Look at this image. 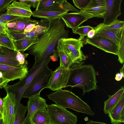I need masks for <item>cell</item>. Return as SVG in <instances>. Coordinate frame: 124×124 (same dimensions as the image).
<instances>
[{
  "label": "cell",
  "instance_id": "7a4b0ae2",
  "mask_svg": "<svg viewBox=\"0 0 124 124\" xmlns=\"http://www.w3.org/2000/svg\"><path fill=\"white\" fill-rule=\"evenodd\" d=\"M96 72L92 65H82L70 69L67 87H78L83 95L97 88Z\"/></svg>",
  "mask_w": 124,
  "mask_h": 124
},
{
  "label": "cell",
  "instance_id": "bcb514c9",
  "mask_svg": "<svg viewBox=\"0 0 124 124\" xmlns=\"http://www.w3.org/2000/svg\"><path fill=\"white\" fill-rule=\"evenodd\" d=\"M86 124H107L104 123L100 122H94L90 120L86 123Z\"/></svg>",
  "mask_w": 124,
  "mask_h": 124
},
{
  "label": "cell",
  "instance_id": "f5cc1de1",
  "mask_svg": "<svg viewBox=\"0 0 124 124\" xmlns=\"http://www.w3.org/2000/svg\"><path fill=\"white\" fill-rule=\"evenodd\" d=\"M2 77V73L0 72V78Z\"/></svg>",
  "mask_w": 124,
  "mask_h": 124
},
{
  "label": "cell",
  "instance_id": "4316f807",
  "mask_svg": "<svg viewBox=\"0 0 124 124\" xmlns=\"http://www.w3.org/2000/svg\"><path fill=\"white\" fill-rule=\"evenodd\" d=\"M94 28L89 25L81 26L72 29V32L80 35L79 39L82 40L84 37L87 36L88 32Z\"/></svg>",
  "mask_w": 124,
  "mask_h": 124
},
{
  "label": "cell",
  "instance_id": "83f0119b",
  "mask_svg": "<svg viewBox=\"0 0 124 124\" xmlns=\"http://www.w3.org/2000/svg\"><path fill=\"white\" fill-rule=\"evenodd\" d=\"M48 26L40 25H37L31 32L26 34V37H31L36 36H39L45 32L47 30Z\"/></svg>",
  "mask_w": 124,
  "mask_h": 124
},
{
  "label": "cell",
  "instance_id": "277c9868",
  "mask_svg": "<svg viewBox=\"0 0 124 124\" xmlns=\"http://www.w3.org/2000/svg\"><path fill=\"white\" fill-rule=\"evenodd\" d=\"M51 60L50 58H47L42 62L33 66L29 70L27 74L17 83L13 85H7L4 88L7 92H11L16 96V101L15 108V113L17 112L23 94L27 87L31 82L36 75Z\"/></svg>",
  "mask_w": 124,
  "mask_h": 124
},
{
  "label": "cell",
  "instance_id": "603a6c76",
  "mask_svg": "<svg viewBox=\"0 0 124 124\" xmlns=\"http://www.w3.org/2000/svg\"><path fill=\"white\" fill-rule=\"evenodd\" d=\"M31 121L33 124H51L47 108L41 109L37 111L32 117Z\"/></svg>",
  "mask_w": 124,
  "mask_h": 124
},
{
  "label": "cell",
  "instance_id": "4dcf8cb0",
  "mask_svg": "<svg viewBox=\"0 0 124 124\" xmlns=\"http://www.w3.org/2000/svg\"><path fill=\"white\" fill-rule=\"evenodd\" d=\"M106 25L110 29L115 30L124 27V22L116 19Z\"/></svg>",
  "mask_w": 124,
  "mask_h": 124
},
{
  "label": "cell",
  "instance_id": "7dc6e473",
  "mask_svg": "<svg viewBox=\"0 0 124 124\" xmlns=\"http://www.w3.org/2000/svg\"><path fill=\"white\" fill-rule=\"evenodd\" d=\"M4 106V102L3 100L0 97V112L2 113Z\"/></svg>",
  "mask_w": 124,
  "mask_h": 124
},
{
  "label": "cell",
  "instance_id": "60d3db41",
  "mask_svg": "<svg viewBox=\"0 0 124 124\" xmlns=\"http://www.w3.org/2000/svg\"><path fill=\"white\" fill-rule=\"evenodd\" d=\"M120 70V73H117L116 75L115 79L117 81L120 80L123 77H124V64Z\"/></svg>",
  "mask_w": 124,
  "mask_h": 124
},
{
  "label": "cell",
  "instance_id": "52a82bcc",
  "mask_svg": "<svg viewBox=\"0 0 124 124\" xmlns=\"http://www.w3.org/2000/svg\"><path fill=\"white\" fill-rule=\"evenodd\" d=\"M51 124H77L76 115L66 108L54 104L47 105Z\"/></svg>",
  "mask_w": 124,
  "mask_h": 124
},
{
  "label": "cell",
  "instance_id": "d6a6232c",
  "mask_svg": "<svg viewBox=\"0 0 124 124\" xmlns=\"http://www.w3.org/2000/svg\"><path fill=\"white\" fill-rule=\"evenodd\" d=\"M0 16L8 23L26 17L8 15L6 13V12L0 13Z\"/></svg>",
  "mask_w": 124,
  "mask_h": 124
},
{
  "label": "cell",
  "instance_id": "3957f363",
  "mask_svg": "<svg viewBox=\"0 0 124 124\" xmlns=\"http://www.w3.org/2000/svg\"><path fill=\"white\" fill-rule=\"evenodd\" d=\"M47 96L56 104L64 108L71 109L91 116L95 114L89 105L70 91L60 89Z\"/></svg>",
  "mask_w": 124,
  "mask_h": 124
},
{
  "label": "cell",
  "instance_id": "484cf974",
  "mask_svg": "<svg viewBox=\"0 0 124 124\" xmlns=\"http://www.w3.org/2000/svg\"><path fill=\"white\" fill-rule=\"evenodd\" d=\"M27 109V106L20 103L16 114L15 118L13 124H21L24 120L25 115Z\"/></svg>",
  "mask_w": 124,
  "mask_h": 124
},
{
  "label": "cell",
  "instance_id": "ee69618b",
  "mask_svg": "<svg viewBox=\"0 0 124 124\" xmlns=\"http://www.w3.org/2000/svg\"><path fill=\"white\" fill-rule=\"evenodd\" d=\"M16 22L15 21L8 22L7 24L8 28H12L14 27L16 24Z\"/></svg>",
  "mask_w": 124,
  "mask_h": 124
},
{
  "label": "cell",
  "instance_id": "8d00e7d4",
  "mask_svg": "<svg viewBox=\"0 0 124 124\" xmlns=\"http://www.w3.org/2000/svg\"><path fill=\"white\" fill-rule=\"evenodd\" d=\"M15 0H0V13L7 11V8Z\"/></svg>",
  "mask_w": 124,
  "mask_h": 124
},
{
  "label": "cell",
  "instance_id": "74e56055",
  "mask_svg": "<svg viewBox=\"0 0 124 124\" xmlns=\"http://www.w3.org/2000/svg\"><path fill=\"white\" fill-rule=\"evenodd\" d=\"M40 0H19V1L30 5L31 7L35 8L37 7Z\"/></svg>",
  "mask_w": 124,
  "mask_h": 124
},
{
  "label": "cell",
  "instance_id": "d590c367",
  "mask_svg": "<svg viewBox=\"0 0 124 124\" xmlns=\"http://www.w3.org/2000/svg\"><path fill=\"white\" fill-rule=\"evenodd\" d=\"M61 3L63 8L66 10L69 11H74L77 12H80V10L75 8L66 0H61Z\"/></svg>",
  "mask_w": 124,
  "mask_h": 124
},
{
  "label": "cell",
  "instance_id": "f907efd6",
  "mask_svg": "<svg viewBox=\"0 0 124 124\" xmlns=\"http://www.w3.org/2000/svg\"><path fill=\"white\" fill-rule=\"evenodd\" d=\"M6 32L0 30V33H5Z\"/></svg>",
  "mask_w": 124,
  "mask_h": 124
},
{
  "label": "cell",
  "instance_id": "30bf717a",
  "mask_svg": "<svg viewBox=\"0 0 124 124\" xmlns=\"http://www.w3.org/2000/svg\"><path fill=\"white\" fill-rule=\"evenodd\" d=\"M28 71V64L16 67L0 63V72L2 77L9 81L22 79L26 76Z\"/></svg>",
  "mask_w": 124,
  "mask_h": 124
},
{
  "label": "cell",
  "instance_id": "9a60e30c",
  "mask_svg": "<svg viewBox=\"0 0 124 124\" xmlns=\"http://www.w3.org/2000/svg\"><path fill=\"white\" fill-rule=\"evenodd\" d=\"M31 8L29 5L15 0L9 5L6 13L9 15L31 18L32 14Z\"/></svg>",
  "mask_w": 124,
  "mask_h": 124
},
{
  "label": "cell",
  "instance_id": "f546056e",
  "mask_svg": "<svg viewBox=\"0 0 124 124\" xmlns=\"http://www.w3.org/2000/svg\"><path fill=\"white\" fill-rule=\"evenodd\" d=\"M29 54H28L24 53L23 52L17 51L16 58L20 65L28 64V62L26 59Z\"/></svg>",
  "mask_w": 124,
  "mask_h": 124
},
{
  "label": "cell",
  "instance_id": "6da1fadb",
  "mask_svg": "<svg viewBox=\"0 0 124 124\" xmlns=\"http://www.w3.org/2000/svg\"><path fill=\"white\" fill-rule=\"evenodd\" d=\"M65 26L61 18L49 21L47 30L37 42L27 50L34 57L33 66L51 58L56 50L59 40L62 38H68L69 31L65 29Z\"/></svg>",
  "mask_w": 124,
  "mask_h": 124
},
{
  "label": "cell",
  "instance_id": "ffe728a7",
  "mask_svg": "<svg viewBox=\"0 0 124 124\" xmlns=\"http://www.w3.org/2000/svg\"><path fill=\"white\" fill-rule=\"evenodd\" d=\"M124 87L122 86L114 94L111 96H108L109 98L104 102L103 111L105 114H108L109 111L116 104L124 94Z\"/></svg>",
  "mask_w": 124,
  "mask_h": 124
},
{
  "label": "cell",
  "instance_id": "5b68a950",
  "mask_svg": "<svg viewBox=\"0 0 124 124\" xmlns=\"http://www.w3.org/2000/svg\"><path fill=\"white\" fill-rule=\"evenodd\" d=\"M58 46L71 58L74 62L83 64L86 57L81 48L83 46L82 40L72 38H62L59 41Z\"/></svg>",
  "mask_w": 124,
  "mask_h": 124
},
{
  "label": "cell",
  "instance_id": "b9f144b4",
  "mask_svg": "<svg viewBox=\"0 0 124 124\" xmlns=\"http://www.w3.org/2000/svg\"><path fill=\"white\" fill-rule=\"evenodd\" d=\"M9 81V80H6L3 77L0 78V89L4 88Z\"/></svg>",
  "mask_w": 124,
  "mask_h": 124
},
{
  "label": "cell",
  "instance_id": "44dd1931",
  "mask_svg": "<svg viewBox=\"0 0 124 124\" xmlns=\"http://www.w3.org/2000/svg\"><path fill=\"white\" fill-rule=\"evenodd\" d=\"M17 52L10 49L6 53L0 54V63L16 67L23 65H20L16 59V56Z\"/></svg>",
  "mask_w": 124,
  "mask_h": 124
},
{
  "label": "cell",
  "instance_id": "f1b7e54d",
  "mask_svg": "<svg viewBox=\"0 0 124 124\" xmlns=\"http://www.w3.org/2000/svg\"><path fill=\"white\" fill-rule=\"evenodd\" d=\"M60 1L58 0H40L35 10L45 9L58 3Z\"/></svg>",
  "mask_w": 124,
  "mask_h": 124
},
{
  "label": "cell",
  "instance_id": "d6986e66",
  "mask_svg": "<svg viewBox=\"0 0 124 124\" xmlns=\"http://www.w3.org/2000/svg\"><path fill=\"white\" fill-rule=\"evenodd\" d=\"M39 38L38 36L31 37H25L18 40H13V42L17 51L24 52L29 47L37 42Z\"/></svg>",
  "mask_w": 124,
  "mask_h": 124
},
{
  "label": "cell",
  "instance_id": "f35d334b",
  "mask_svg": "<svg viewBox=\"0 0 124 124\" xmlns=\"http://www.w3.org/2000/svg\"><path fill=\"white\" fill-rule=\"evenodd\" d=\"M8 23L0 16V30L6 32L8 29L7 26Z\"/></svg>",
  "mask_w": 124,
  "mask_h": 124
},
{
  "label": "cell",
  "instance_id": "681fc988",
  "mask_svg": "<svg viewBox=\"0 0 124 124\" xmlns=\"http://www.w3.org/2000/svg\"><path fill=\"white\" fill-rule=\"evenodd\" d=\"M23 124H33L31 121H28Z\"/></svg>",
  "mask_w": 124,
  "mask_h": 124
},
{
  "label": "cell",
  "instance_id": "836d02e7",
  "mask_svg": "<svg viewBox=\"0 0 124 124\" xmlns=\"http://www.w3.org/2000/svg\"><path fill=\"white\" fill-rule=\"evenodd\" d=\"M90 1V0H73V1L75 6L81 10L86 8Z\"/></svg>",
  "mask_w": 124,
  "mask_h": 124
},
{
  "label": "cell",
  "instance_id": "e575fe53",
  "mask_svg": "<svg viewBox=\"0 0 124 124\" xmlns=\"http://www.w3.org/2000/svg\"><path fill=\"white\" fill-rule=\"evenodd\" d=\"M105 5V0H90L88 4L85 8L104 6Z\"/></svg>",
  "mask_w": 124,
  "mask_h": 124
},
{
  "label": "cell",
  "instance_id": "ba28073f",
  "mask_svg": "<svg viewBox=\"0 0 124 124\" xmlns=\"http://www.w3.org/2000/svg\"><path fill=\"white\" fill-rule=\"evenodd\" d=\"M69 70L59 66L54 71H52L48 82L45 88L53 91L67 87Z\"/></svg>",
  "mask_w": 124,
  "mask_h": 124
},
{
  "label": "cell",
  "instance_id": "7402d4cb",
  "mask_svg": "<svg viewBox=\"0 0 124 124\" xmlns=\"http://www.w3.org/2000/svg\"><path fill=\"white\" fill-rule=\"evenodd\" d=\"M106 6L85 8L80 12L89 19L96 17L103 18L105 13Z\"/></svg>",
  "mask_w": 124,
  "mask_h": 124
},
{
  "label": "cell",
  "instance_id": "4fadbf2b",
  "mask_svg": "<svg viewBox=\"0 0 124 124\" xmlns=\"http://www.w3.org/2000/svg\"><path fill=\"white\" fill-rule=\"evenodd\" d=\"M106 11L103 23L107 24L117 19L121 14V9L122 0H105Z\"/></svg>",
  "mask_w": 124,
  "mask_h": 124
},
{
  "label": "cell",
  "instance_id": "ab89813d",
  "mask_svg": "<svg viewBox=\"0 0 124 124\" xmlns=\"http://www.w3.org/2000/svg\"><path fill=\"white\" fill-rule=\"evenodd\" d=\"M37 25L34 24H31L28 25L24 30L23 32L26 34L31 32Z\"/></svg>",
  "mask_w": 124,
  "mask_h": 124
},
{
  "label": "cell",
  "instance_id": "2e32d148",
  "mask_svg": "<svg viewBox=\"0 0 124 124\" xmlns=\"http://www.w3.org/2000/svg\"><path fill=\"white\" fill-rule=\"evenodd\" d=\"M111 123L121 124L124 123V94L108 113Z\"/></svg>",
  "mask_w": 124,
  "mask_h": 124
},
{
  "label": "cell",
  "instance_id": "f6af8a7d",
  "mask_svg": "<svg viewBox=\"0 0 124 124\" xmlns=\"http://www.w3.org/2000/svg\"><path fill=\"white\" fill-rule=\"evenodd\" d=\"M10 49L0 46V54L6 53L8 52Z\"/></svg>",
  "mask_w": 124,
  "mask_h": 124
},
{
  "label": "cell",
  "instance_id": "1f68e13d",
  "mask_svg": "<svg viewBox=\"0 0 124 124\" xmlns=\"http://www.w3.org/2000/svg\"><path fill=\"white\" fill-rule=\"evenodd\" d=\"M7 32L10 34L13 40H18L26 37V34L24 33L23 31L11 30L8 29Z\"/></svg>",
  "mask_w": 124,
  "mask_h": 124
},
{
  "label": "cell",
  "instance_id": "ac0fdd59",
  "mask_svg": "<svg viewBox=\"0 0 124 124\" xmlns=\"http://www.w3.org/2000/svg\"><path fill=\"white\" fill-rule=\"evenodd\" d=\"M94 29L95 31L94 36L101 37L109 39L118 46L119 39L115 30L110 29L103 23H100Z\"/></svg>",
  "mask_w": 124,
  "mask_h": 124
},
{
  "label": "cell",
  "instance_id": "7bdbcfd3",
  "mask_svg": "<svg viewBox=\"0 0 124 124\" xmlns=\"http://www.w3.org/2000/svg\"><path fill=\"white\" fill-rule=\"evenodd\" d=\"M95 31L94 29L91 30L88 33L87 38L89 39H92L95 36Z\"/></svg>",
  "mask_w": 124,
  "mask_h": 124
},
{
  "label": "cell",
  "instance_id": "e0dca14e",
  "mask_svg": "<svg viewBox=\"0 0 124 124\" xmlns=\"http://www.w3.org/2000/svg\"><path fill=\"white\" fill-rule=\"evenodd\" d=\"M61 18L66 27L72 29L78 27L89 19L81 12L67 13Z\"/></svg>",
  "mask_w": 124,
  "mask_h": 124
},
{
  "label": "cell",
  "instance_id": "9c48e42d",
  "mask_svg": "<svg viewBox=\"0 0 124 124\" xmlns=\"http://www.w3.org/2000/svg\"><path fill=\"white\" fill-rule=\"evenodd\" d=\"M61 1L45 9L32 11V16L35 17L45 19L49 21L61 18L69 11L63 8Z\"/></svg>",
  "mask_w": 124,
  "mask_h": 124
},
{
  "label": "cell",
  "instance_id": "8992f818",
  "mask_svg": "<svg viewBox=\"0 0 124 124\" xmlns=\"http://www.w3.org/2000/svg\"><path fill=\"white\" fill-rule=\"evenodd\" d=\"M52 71L49 68L48 65L40 70L35 76L24 91L22 98H29L40 94L46 86Z\"/></svg>",
  "mask_w": 124,
  "mask_h": 124
},
{
  "label": "cell",
  "instance_id": "7c38bea8",
  "mask_svg": "<svg viewBox=\"0 0 124 124\" xmlns=\"http://www.w3.org/2000/svg\"><path fill=\"white\" fill-rule=\"evenodd\" d=\"M86 43L91 45L105 52L117 55L118 47L112 41L105 38L94 36L92 39H86Z\"/></svg>",
  "mask_w": 124,
  "mask_h": 124
},
{
  "label": "cell",
  "instance_id": "8fae6325",
  "mask_svg": "<svg viewBox=\"0 0 124 124\" xmlns=\"http://www.w3.org/2000/svg\"><path fill=\"white\" fill-rule=\"evenodd\" d=\"M3 100L4 106L2 118L5 124H13L15 120V108L16 99V95L11 92H7Z\"/></svg>",
  "mask_w": 124,
  "mask_h": 124
},
{
  "label": "cell",
  "instance_id": "816d5d0a",
  "mask_svg": "<svg viewBox=\"0 0 124 124\" xmlns=\"http://www.w3.org/2000/svg\"><path fill=\"white\" fill-rule=\"evenodd\" d=\"M2 118V113L0 112V119Z\"/></svg>",
  "mask_w": 124,
  "mask_h": 124
},
{
  "label": "cell",
  "instance_id": "c3c4849f",
  "mask_svg": "<svg viewBox=\"0 0 124 124\" xmlns=\"http://www.w3.org/2000/svg\"><path fill=\"white\" fill-rule=\"evenodd\" d=\"M0 124H5L2 118L0 119Z\"/></svg>",
  "mask_w": 124,
  "mask_h": 124
},
{
  "label": "cell",
  "instance_id": "d4e9b609",
  "mask_svg": "<svg viewBox=\"0 0 124 124\" xmlns=\"http://www.w3.org/2000/svg\"><path fill=\"white\" fill-rule=\"evenodd\" d=\"M0 46L17 51L10 34L7 32L0 33Z\"/></svg>",
  "mask_w": 124,
  "mask_h": 124
},
{
  "label": "cell",
  "instance_id": "5bb4252c",
  "mask_svg": "<svg viewBox=\"0 0 124 124\" xmlns=\"http://www.w3.org/2000/svg\"><path fill=\"white\" fill-rule=\"evenodd\" d=\"M47 105L46 100L41 97L40 94L35 95L29 98L27 106V115L21 124L28 121H31L32 117L37 111L41 109L46 108Z\"/></svg>",
  "mask_w": 124,
  "mask_h": 124
},
{
  "label": "cell",
  "instance_id": "cb8c5ba5",
  "mask_svg": "<svg viewBox=\"0 0 124 124\" xmlns=\"http://www.w3.org/2000/svg\"><path fill=\"white\" fill-rule=\"evenodd\" d=\"M124 27L118 30L117 34L119 39V42L118 46L117 55L118 60L121 64L124 63Z\"/></svg>",
  "mask_w": 124,
  "mask_h": 124
}]
</instances>
